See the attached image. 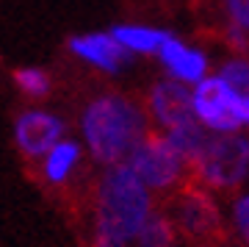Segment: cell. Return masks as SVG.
I'll list each match as a JSON object with an SVG mask.
<instances>
[{
	"label": "cell",
	"instance_id": "cell-15",
	"mask_svg": "<svg viewBox=\"0 0 249 247\" xmlns=\"http://www.w3.org/2000/svg\"><path fill=\"white\" fill-rule=\"evenodd\" d=\"M219 78L224 81V86L230 89L232 95L249 97V62L247 59H232L222 67Z\"/></svg>",
	"mask_w": 249,
	"mask_h": 247
},
{
	"label": "cell",
	"instance_id": "cell-10",
	"mask_svg": "<svg viewBox=\"0 0 249 247\" xmlns=\"http://www.w3.org/2000/svg\"><path fill=\"white\" fill-rule=\"evenodd\" d=\"M160 62L169 67V72L178 81H202L205 75V56L196 53V50H188L175 39V36H166V42L160 44Z\"/></svg>",
	"mask_w": 249,
	"mask_h": 247
},
{
	"label": "cell",
	"instance_id": "cell-7",
	"mask_svg": "<svg viewBox=\"0 0 249 247\" xmlns=\"http://www.w3.org/2000/svg\"><path fill=\"white\" fill-rule=\"evenodd\" d=\"M194 108L196 117H202L205 125H211L213 131H235L244 125L232 106V92L224 86L222 78H205L196 83Z\"/></svg>",
	"mask_w": 249,
	"mask_h": 247
},
{
	"label": "cell",
	"instance_id": "cell-11",
	"mask_svg": "<svg viewBox=\"0 0 249 247\" xmlns=\"http://www.w3.org/2000/svg\"><path fill=\"white\" fill-rule=\"evenodd\" d=\"M80 164V144L72 139H61L53 150L42 159V178L47 184L61 186L64 181H70V175Z\"/></svg>",
	"mask_w": 249,
	"mask_h": 247
},
{
	"label": "cell",
	"instance_id": "cell-3",
	"mask_svg": "<svg viewBox=\"0 0 249 247\" xmlns=\"http://www.w3.org/2000/svg\"><path fill=\"white\" fill-rule=\"evenodd\" d=\"M172 200V222L194 247H213L224 242V225L213 197L199 184H183L175 189Z\"/></svg>",
	"mask_w": 249,
	"mask_h": 247
},
{
	"label": "cell",
	"instance_id": "cell-4",
	"mask_svg": "<svg viewBox=\"0 0 249 247\" xmlns=\"http://www.w3.org/2000/svg\"><path fill=\"white\" fill-rule=\"evenodd\" d=\"M127 164L152 192H175L186 184L183 159L172 147L169 136H160L155 131L144 136V142L136 147V153L127 159Z\"/></svg>",
	"mask_w": 249,
	"mask_h": 247
},
{
	"label": "cell",
	"instance_id": "cell-17",
	"mask_svg": "<svg viewBox=\"0 0 249 247\" xmlns=\"http://www.w3.org/2000/svg\"><path fill=\"white\" fill-rule=\"evenodd\" d=\"M227 11L235 25L249 31V0H227Z\"/></svg>",
	"mask_w": 249,
	"mask_h": 247
},
{
	"label": "cell",
	"instance_id": "cell-12",
	"mask_svg": "<svg viewBox=\"0 0 249 247\" xmlns=\"http://www.w3.org/2000/svg\"><path fill=\"white\" fill-rule=\"evenodd\" d=\"M111 34H114L130 53H158L160 44L166 42V36H169V34H163V31L142 28V25H116Z\"/></svg>",
	"mask_w": 249,
	"mask_h": 247
},
{
	"label": "cell",
	"instance_id": "cell-6",
	"mask_svg": "<svg viewBox=\"0 0 249 247\" xmlns=\"http://www.w3.org/2000/svg\"><path fill=\"white\" fill-rule=\"evenodd\" d=\"M61 139L64 120L42 108H28L14 123V144L25 159H45Z\"/></svg>",
	"mask_w": 249,
	"mask_h": 247
},
{
	"label": "cell",
	"instance_id": "cell-16",
	"mask_svg": "<svg viewBox=\"0 0 249 247\" xmlns=\"http://www.w3.org/2000/svg\"><path fill=\"white\" fill-rule=\"evenodd\" d=\"M235 225H238V233H241V242L249 247V194L247 197H241L238 203H235Z\"/></svg>",
	"mask_w": 249,
	"mask_h": 247
},
{
	"label": "cell",
	"instance_id": "cell-14",
	"mask_svg": "<svg viewBox=\"0 0 249 247\" xmlns=\"http://www.w3.org/2000/svg\"><path fill=\"white\" fill-rule=\"evenodd\" d=\"M14 83H17L22 95L34 97V100H39V97H45L50 92V75L45 70H39V67H19L14 72Z\"/></svg>",
	"mask_w": 249,
	"mask_h": 247
},
{
	"label": "cell",
	"instance_id": "cell-9",
	"mask_svg": "<svg viewBox=\"0 0 249 247\" xmlns=\"http://www.w3.org/2000/svg\"><path fill=\"white\" fill-rule=\"evenodd\" d=\"M70 50L86 64H94L103 72H119L130 64V50L114 34H83L70 39Z\"/></svg>",
	"mask_w": 249,
	"mask_h": 247
},
{
	"label": "cell",
	"instance_id": "cell-13",
	"mask_svg": "<svg viewBox=\"0 0 249 247\" xmlns=\"http://www.w3.org/2000/svg\"><path fill=\"white\" fill-rule=\"evenodd\" d=\"M136 247H175V222L160 211H152L136 236Z\"/></svg>",
	"mask_w": 249,
	"mask_h": 247
},
{
	"label": "cell",
	"instance_id": "cell-8",
	"mask_svg": "<svg viewBox=\"0 0 249 247\" xmlns=\"http://www.w3.org/2000/svg\"><path fill=\"white\" fill-rule=\"evenodd\" d=\"M150 111L166 131L183 128L196 120L194 95L180 81H160L150 92Z\"/></svg>",
	"mask_w": 249,
	"mask_h": 247
},
{
	"label": "cell",
	"instance_id": "cell-2",
	"mask_svg": "<svg viewBox=\"0 0 249 247\" xmlns=\"http://www.w3.org/2000/svg\"><path fill=\"white\" fill-rule=\"evenodd\" d=\"M80 131L91 159L103 167H114L127 164L150 128L139 103L119 92H106L83 108Z\"/></svg>",
	"mask_w": 249,
	"mask_h": 247
},
{
	"label": "cell",
	"instance_id": "cell-1",
	"mask_svg": "<svg viewBox=\"0 0 249 247\" xmlns=\"http://www.w3.org/2000/svg\"><path fill=\"white\" fill-rule=\"evenodd\" d=\"M152 211L150 189L130 164L108 167L94 194L91 247H130Z\"/></svg>",
	"mask_w": 249,
	"mask_h": 247
},
{
	"label": "cell",
	"instance_id": "cell-5",
	"mask_svg": "<svg viewBox=\"0 0 249 247\" xmlns=\"http://www.w3.org/2000/svg\"><path fill=\"white\" fill-rule=\"evenodd\" d=\"M249 169V142L235 133H222L213 136L205 147L202 164H199V175L196 184L205 189H235L244 181Z\"/></svg>",
	"mask_w": 249,
	"mask_h": 247
}]
</instances>
